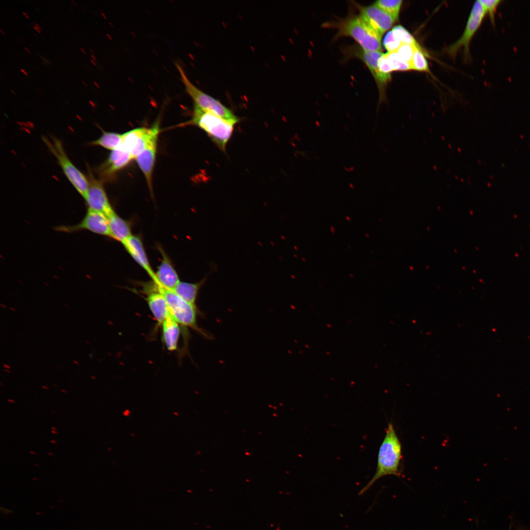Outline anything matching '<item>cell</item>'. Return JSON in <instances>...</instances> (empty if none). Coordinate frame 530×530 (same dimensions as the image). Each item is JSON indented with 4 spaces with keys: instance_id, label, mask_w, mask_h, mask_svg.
<instances>
[{
    "instance_id": "f5cc1de1",
    "label": "cell",
    "mask_w": 530,
    "mask_h": 530,
    "mask_svg": "<svg viewBox=\"0 0 530 530\" xmlns=\"http://www.w3.org/2000/svg\"><path fill=\"white\" fill-rule=\"evenodd\" d=\"M10 91H11V92L12 93H13V94H14V95H16V94H15V92H14V91H13L12 90H10Z\"/></svg>"
},
{
    "instance_id": "1f68e13d",
    "label": "cell",
    "mask_w": 530,
    "mask_h": 530,
    "mask_svg": "<svg viewBox=\"0 0 530 530\" xmlns=\"http://www.w3.org/2000/svg\"><path fill=\"white\" fill-rule=\"evenodd\" d=\"M34 27V29L35 30H36V31H37V32L38 33H41V31H40V30H39V29L38 28H37V27H36V26H34V27Z\"/></svg>"
},
{
    "instance_id": "7a4b0ae2",
    "label": "cell",
    "mask_w": 530,
    "mask_h": 530,
    "mask_svg": "<svg viewBox=\"0 0 530 530\" xmlns=\"http://www.w3.org/2000/svg\"><path fill=\"white\" fill-rule=\"evenodd\" d=\"M236 124L195 105L191 119L187 122V125L195 126L204 131L219 149L225 153Z\"/></svg>"
},
{
    "instance_id": "94428289",
    "label": "cell",
    "mask_w": 530,
    "mask_h": 530,
    "mask_svg": "<svg viewBox=\"0 0 530 530\" xmlns=\"http://www.w3.org/2000/svg\"><path fill=\"white\" fill-rule=\"evenodd\" d=\"M85 342H86V343H87L88 344H90V343L89 342H88V341H85Z\"/></svg>"
},
{
    "instance_id": "ac0fdd59",
    "label": "cell",
    "mask_w": 530,
    "mask_h": 530,
    "mask_svg": "<svg viewBox=\"0 0 530 530\" xmlns=\"http://www.w3.org/2000/svg\"><path fill=\"white\" fill-rule=\"evenodd\" d=\"M108 217L110 238L123 244L132 234L130 222L115 212Z\"/></svg>"
},
{
    "instance_id": "9a60e30c",
    "label": "cell",
    "mask_w": 530,
    "mask_h": 530,
    "mask_svg": "<svg viewBox=\"0 0 530 530\" xmlns=\"http://www.w3.org/2000/svg\"><path fill=\"white\" fill-rule=\"evenodd\" d=\"M146 300L152 314L159 324H162L170 315L165 298L158 285L153 281L146 286Z\"/></svg>"
},
{
    "instance_id": "9f6ffc18",
    "label": "cell",
    "mask_w": 530,
    "mask_h": 530,
    "mask_svg": "<svg viewBox=\"0 0 530 530\" xmlns=\"http://www.w3.org/2000/svg\"><path fill=\"white\" fill-rule=\"evenodd\" d=\"M52 429H54V430H56V428L55 427H52Z\"/></svg>"
},
{
    "instance_id": "6da1fadb",
    "label": "cell",
    "mask_w": 530,
    "mask_h": 530,
    "mask_svg": "<svg viewBox=\"0 0 530 530\" xmlns=\"http://www.w3.org/2000/svg\"><path fill=\"white\" fill-rule=\"evenodd\" d=\"M402 448L392 423H389L384 438L379 447L376 469L371 480L359 492L365 493L379 478L387 475L401 476Z\"/></svg>"
},
{
    "instance_id": "4fadbf2b",
    "label": "cell",
    "mask_w": 530,
    "mask_h": 530,
    "mask_svg": "<svg viewBox=\"0 0 530 530\" xmlns=\"http://www.w3.org/2000/svg\"><path fill=\"white\" fill-rule=\"evenodd\" d=\"M354 52V55L365 63L373 76L379 91V103H381L385 100V87L391 80L390 74L382 72L378 66V60L383 53L380 51L368 52L362 49H356Z\"/></svg>"
},
{
    "instance_id": "44dd1931",
    "label": "cell",
    "mask_w": 530,
    "mask_h": 530,
    "mask_svg": "<svg viewBox=\"0 0 530 530\" xmlns=\"http://www.w3.org/2000/svg\"><path fill=\"white\" fill-rule=\"evenodd\" d=\"M122 140L123 134L106 132L98 138L92 141L91 144L101 146L112 151L120 148Z\"/></svg>"
},
{
    "instance_id": "8fae6325",
    "label": "cell",
    "mask_w": 530,
    "mask_h": 530,
    "mask_svg": "<svg viewBox=\"0 0 530 530\" xmlns=\"http://www.w3.org/2000/svg\"><path fill=\"white\" fill-rule=\"evenodd\" d=\"M132 159L131 155L122 149L112 151L106 161L97 169L99 180L102 183L113 180L116 174Z\"/></svg>"
},
{
    "instance_id": "cb8c5ba5",
    "label": "cell",
    "mask_w": 530,
    "mask_h": 530,
    "mask_svg": "<svg viewBox=\"0 0 530 530\" xmlns=\"http://www.w3.org/2000/svg\"><path fill=\"white\" fill-rule=\"evenodd\" d=\"M384 54L388 60L392 71L411 70L410 63L402 61L396 51L388 52Z\"/></svg>"
},
{
    "instance_id": "f6af8a7d",
    "label": "cell",
    "mask_w": 530,
    "mask_h": 530,
    "mask_svg": "<svg viewBox=\"0 0 530 530\" xmlns=\"http://www.w3.org/2000/svg\"><path fill=\"white\" fill-rule=\"evenodd\" d=\"M42 388L43 389H47V390L49 389V388L45 386H42Z\"/></svg>"
},
{
    "instance_id": "e575fe53",
    "label": "cell",
    "mask_w": 530,
    "mask_h": 530,
    "mask_svg": "<svg viewBox=\"0 0 530 530\" xmlns=\"http://www.w3.org/2000/svg\"><path fill=\"white\" fill-rule=\"evenodd\" d=\"M80 50L83 53L86 54V51L82 48H80Z\"/></svg>"
},
{
    "instance_id": "816d5d0a",
    "label": "cell",
    "mask_w": 530,
    "mask_h": 530,
    "mask_svg": "<svg viewBox=\"0 0 530 530\" xmlns=\"http://www.w3.org/2000/svg\"><path fill=\"white\" fill-rule=\"evenodd\" d=\"M89 50L92 53H94V52L92 50V49L90 48Z\"/></svg>"
},
{
    "instance_id": "4316f807",
    "label": "cell",
    "mask_w": 530,
    "mask_h": 530,
    "mask_svg": "<svg viewBox=\"0 0 530 530\" xmlns=\"http://www.w3.org/2000/svg\"><path fill=\"white\" fill-rule=\"evenodd\" d=\"M416 47H420L407 44H402L396 51L399 58L403 61L410 63Z\"/></svg>"
},
{
    "instance_id": "11a10c76",
    "label": "cell",
    "mask_w": 530,
    "mask_h": 530,
    "mask_svg": "<svg viewBox=\"0 0 530 530\" xmlns=\"http://www.w3.org/2000/svg\"><path fill=\"white\" fill-rule=\"evenodd\" d=\"M0 305H1V306L2 307H4V308H6V306H5V305H4L1 304Z\"/></svg>"
},
{
    "instance_id": "8992f818",
    "label": "cell",
    "mask_w": 530,
    "mask_h": 530,
    "mask_svg": "<svg viewBox=\"0 0 530 530\" xmlns=\"http://www.w3.org/2000/svg\"><path fill=\"white\" fill-rule=\"evenodd\" d=\"M166 301L170 316L179 324L192 328L205 337L211 338L197 324V311L195 305L181 297L173 291L159 288Z\"/></svg>"
},
{
    "instance_id": "7bdbcfd3",
    "label": "cell",
    "mask_w": 530,
    "mask_h": 530,
    "mask_svg": "<svg viewBox=\"0 0 530 530\" xmlns=\"http://www.w3.org/2000/svg\"><path fill=\"white\" fill-rule=\"evenodd\" d=\"M9 309H10V310H11V311H14V312H16V310H15V309H14V308H13L10 307V308H9Z\"/></svg>"
},
{
    "instance_id": "484cf974",
    "label": "cell",
    "mask_w": 530,
    "mask_h": 530,
    "mask_svg": "<svg viewBox=\"0 0 530 530\" xmlns=\"http://www.w3.org/2000/svg\"><path fill=\"white\" fill-rule=\"evenodd\" d=\"M484 9L485 14L489 15L493 25H495V14L498 6L502 2L501 0H479Z\"/></svg>"
},
{
    "instance_id": "d6986e66",
    "label": "cell",
    "mask_w": 530,
    "mask_h": 530,
    "mask_svg": "<svg viewBox=\"0 0 530 530\" xmlns=\"http://www.w3.org/2000/svg\"><path fill=\"white\" fill-rule=\"evenodd\" d=\"M179 323L169 315L162 323V336L165 345L170 351L175 350L180 334Z\"/></svg>"
},
{
    "instance_id": "91938a15",
    "label": "cell",
    "mask_w": 530,
    "mask_h": 530,
    "mask_svg": "<svg viewBox=\"0 0 530 530\" xmlns=\"http://www.w3.org/2000/svg\"><path fill=\"white\" fill-rule=\"evenodd\" d=\"M49 454H50V455H53V453H50V452H49Z\"/></svg>"
},
{
    "instance_id": "f1b7e54d",
    "label": "cell",
    "mask_w": 530,
    "mask_h": 530,
    "mask_svg": "<svg viewBox=\"0 0 530 530\" xmlns=\"http://www.w3.org/2000/svg\"><path fill=\"white\" fill-rule=\"evenodd\" d=\"M38 55H39V56H40V57H41V58L42 59V60H44V62H45V63H46L47 64H50V65H51V62H50V61H49L48 60H47V59H45V58H44V57L42 56H41V55L40 54H39V53H38Z\"/></svg>"
},
{
    "instance_id": "3957f363",
    "label": "cell",
    "mask_w": 530,
    "mask_h": 530,
    "mask_svg": "<svg viewBox=\"0 0 530 530\" xmlns=\"http://www.w3.org/2000/svg\"><path fill=\"white\" fill-rule=\"evenodd\" d=\"M336 25L337 36H346L353 38L364 51L381 52V36L359 15L348 17Z\"/></svg>"
},
{
    "instance_id": "7402d4cb",
    "label": "cell",
    "mask_w": 530,
    "mask_h": 530,
    "mask_svg": "<svg viewBox=\"0 0 530 530\" xmlns=\"http://www.w3.org/2000/svg\"><path fill=\"white\" fill-rule=\"evenodd\" d=\"M402 3L401 0H379L373 4L390 14L396 21L398 19Z\"/></svg>"
},
{
    "instance_id": "60d3db41",
    "label": "cell",
    "mask_w": 530,
    "mask_h": 530,
    "mask_svg": "<svg viewBox=\"0 0 530 530\" xmlns=\"http://www.w3.org/2000/svg\"><path fill=\"white\" fill-rule=\"evenodd\" d=\"M82 83L85 85V86H86V87L87 86V84L85 81H82Z\"/></svg>"
},
{
    "instance_id": "74e56055",
    "label": "cell",
    "mask_w": 530,
    "mask_h": 530,
    "mask_svg": "<svg viewBox=\"0 0 530 530\" xmlns=\"http://www.w3.org/2000/svg\"><path fill=\"white\" fill-rule=\"evenodd\" d=\"M8 401H9V402H11L12 403H14L15 402V401L11 399H8Z\"/></svg>"
},
{
    "instance_id": "603a6c76",
    "label": "cell",
    "mask_w": 530,
    "mask_h": 530,
    "mask_svg": "<svg viewBox=\"0 0 530 530\" xmlns=\"http://www.w3.org/2000/svg\"><path fill=\"white\" fill-rule=\"evenodd\" d=\"M411 70L428 71V65L420 47H416L410 63Z\"/></svg>"
},
{
    "instance_id": "d590c367",
    "label": "cell",
    "mask_w": 530,
    "mask_h": 530,
    "mask_svg": "<svg viewBox=\"0 0 530 530\" xmlns=\"http://www.w3.org/2000/svg\"><path fill=\"white\" fill-rule=\"evenodd\" d=\"M24 49L29 53H30V51L26 47H24Z\"/></svg>"
},
{
    "instance_id": "ffe728a7",
    "label": "cell",
    "mask_w": 530,
    "mask_h": 530,
    "mask_svg": "<svg viewBox=\"0 0 530 530\" xmlns=\"http://www.w3.org/2000/svg\"><path fill=\"white\" fill-rule=\"evenodd\" d=\"M206 279L195 283L180 281L172 291L187 302L195 305L199 291Z\"/></svg>"
},
{
    "instance_id": "5bb4252c",
    "label": "cell",
    "mask_w": 530,
    "mask_h": 530,
    "mask_svg": "<svg viewBox=\"0 0 530 530\" xmlns=\"http://www.w3.org/2000/svg\"><path fill=\"white\" fill-rule=\"evenodd\" d=\"M162 256L160 264L155 272L156 280L153 281L159 288L173 290L180 282L173 264L163 249L158 246Z\"/></svg>"
},
{
    "instance_id": "277c9868",
    "label": "cell",
    "mask_w": 530,
    "mask_h": 530,
    "mask_svg": "<svg viewBox=\"0 0 530 530\" xmlns=\"http://www.w3.org/2000/svg\"><path fill=\"white\" fill-rule=\"evenodd\" d=\"M176 66L186 91L193 100L194 105L229 121L237 123L239 118L220 101L197 88L188 78L184 69L178 63Z\"/></svg>"
},
{
    "instance_id": "680465c9",
    "label": "cell",
    "mask_w": 530,
    "mask_h": 530,
    "mask_svg": "<svg viewBox=\"0 0 530 530\" xmlns=\"http://www.w3.org/2000/svg\"><path fill=\"white\" fill-rule=\"evenodd\" d=\"M30 453H33V454H36V453H35V452H33V451H31V452H30Z\"/></svg>"
},
{
    "instance_id": "7dc6e473",
    "label": "cell",
    "mask_w": 530,
    "mask_h": 530,
    "mask_svg": "<svg viewBox=\"0 0 530 530\" xmlns=\"http://www.w3.org/2000/svg\"><path fill=\"white\" fill-rule=\"evenodd\" d=\"M52 432L53 433H54V434H57V433H58V432H56V431H53H53H52Z\"/></svg>"
},
{
    "instance_id": "db71d44e",
    "label": "cell",
    "mask_w": 530,
    "mask_h": 530,
    "mask_svg": "<svg viewBox=\"0 0 530 530\" xmlns=\"http://www.w3.org/2000/svg\"><path fill=\"white\" fill-rule=\"evenodd\" d=\"M94 84H95V85H96L97 86V87H99V86H98V84H97V83H96V82H94Z\"/></svg>"
},
{
    "instance_id": "c3c4849f",
    "label": "cell",
    "mask_w": 530,
    "mask_h": 530,
    "mask_svg": "<svg viewBox=\"0 0 530 530\" xmlns=\"http://www.w3.org/2000/svg\"><path fill=\"white\" fill-rule=\"evenodd\" d=\"M51 443H53V444H54V443H56V442L54 440H52V441H51Z\"/></svg>"
},
{
    "instance_id": "f546056e",
    "label": "cell",
    "mask_w": 530,
    "mask_h": 530,
    "mask_svg": "<svg viewBox=\"0 0 530 530\" xmlns=\"http://www.w3.org/2000/svg\"><path fill=\"white\" fill-rule=\"evenodd\" d=\"M20 70H21V72H22L25 76H27L28 75L27 73L26 72L25 70H24V69H21Z\"/></svg>"
},
{
    "instance_id": "6f0895ef",
    "label": "cell",
    "mask_w": 530,
    "mask_h": 530,
    "mask_svg": "<svg viewBox=\"0 0 530 530\" xmlns=\"http://www.w3.org/2000/svg\"><path fill=\"white\" fill-rule=\"evenodd\" d=\"M91 377L93 379H95V377L94 376H91Z\"/></svg>"
},
{
    "instance_id": "f907efd6",
    "label": "cell",
    "mask_w": 530,
    "mask_h": 530,
    "mask_svg": "<svg viewBox=\"0 0 530 530\" xmlns=\"http://www.w3.org/2000/svg\"><path fill=\"white\" fill-rule=\"evenodd\" d=\"M89 355V358H91V359H92V354H91V353H90Z\"/></svg>"
},
{
    "instance_id": "ab89813d",
    "label": "cell",
    "mask_w": 530,
    "mask_h": 530,
    "mask_svg": "<svg viewBox=\"0 0 530 530\" xmlns=\"http://www.w3.org/2000/svg\"><path fill=\"white\" fill-rule=\"evenodd\" d=\"M4 371L8 373H10L11 372L10 371H9L8 369H4Z\"/></svg>"
},
{
    "instance_id": "681fc988",
    "label": "cell",
    "mask_w": 530,
    "mask_h": 530,
    "mask_svg": "<svg viewBox=\"0 0 530 530\" xmlns=\"http://www.w3.org/2000/svg\"><path fill=\"white\" fill-rule=\"evenodd\" d=\"M61 391H62V392H63V393H67L66 391H65V390H63V389H62V390H61Z\"/></svg>"
},
{
    "instance_id": "b9f144b4",
    "label": "cell",
    "mask_w": 530,
    "mask_h": 530,
    "mask_svg": "<svg viewBox=\"0 0 530 530\" xmlns=\"http://www.w3.org/2000/svg\"><path fill=\"white\" fill-rule=\"evenodd\" d=\"M91 57H92V58H93V59H94V60H96V59L95 57V56H94V55H93V54H91Z\"/></svg>"
},
{
    "instance_id": "52a82bcc",
    "label": "cell",
    "mask_w": 530,
    "mask_h": 530,
    "mask_svg": "<svg viewBox=\"0 0 530 530\" xmlns=\"http://www.w3.org/2000/svg\"><path fill=\"white\" fill-rule=\"evenodd\" d=\"M159 125L156 122L150 128H137L123 134L122 149L130 153L135 159L141 153L149 143L159 133Z\"/></svg>"
},
{
    "instance_id": "2e32d148",
    "label": "cell",
    "mask_w": 530,
    "mask_h": 530,
    "mask_svg": "<svg viewBox=\"0 0 530 530\" xmlns=\"http://www.w3.org/2000/svg\"><path fill=\"white\" fill-rule=\"evenodd\" d=\"M158 136L155 137L135 158L143 174L151 193L153 190V173L156 161Z\"/></svg>"
},
{
    "instance_id": "bcb514c9",
    "label": "cell",
    "mask_w": 530,
    "mask_h": 530,
    "mask_svg": "<svg viewBox=\"0 0 530 530\" xmlns=\"http://www.w3.org/2000/svg\"><path fill=\"white\" fill-rule=\"evenodd\" d=\"M71 2H72V3H73V4H74V5L75 6H76V5H77V4H76V3H75V2L74 1H73V0H71Z\"/></svg>"
},
{
    "instance_id": "836d02e7",
    "label": "cell",
    "mask_w": 530,
    "mask_h": 530,
    "mask_svg": "<svg viewBox=\"0 0 530 530\" xmlns=\"http://www.w3.org/2000/svg\"><path fill=\"white\" fill-rule=\"evenodd\" d=\"M3 366L4 367L6 368L7 369H10V366H9V365H6V364H3Z\"/></svg>"
},
{
    "instance_id": "d6a6232c",
    "label": "cell",
    "mask_w": 530,
    "mask_h": 530,
    "mask_svg": "<svg viewBox=\"0 0 530 530\" xmlns=\"http://www.w3.org/2000/svg\"><path fill=\"white\" fill-rule=\"evenodd\" d=\"M22 13L27 19H29V16L25 12H23Z\"/></svg>"
},
{
    "instance_id": "4dcf8cb0",
    "label": "cell",
    "mask_w": 530,
    "mask_h": 530,
    "mask_svg": "<svg viewBox=\"0 0 530 530\" xmlns=\"http://www.w3.org/2000/svg\"><path fill=\"white\" fill-rule=\"evenodd\" d=\"M34 24L35 25V26H36L39 30H41V28L40 27V26L37 24H36L35 23H34Z\"/></svg>"
},
{
    "instance_id": "9c48e42d",
    "label": "cell",
    "mask_w": 530,
    "mask_h": 530,
    "mask_svg": "<svg viewBox=\"0 0 530 530\" xmlns=\"http://www.w3.org/2000/svg\"><path fill=\"white\" fill-rule=\"evenodd\" d=\"M89 187L84 199L87 208L104 213L107 217L115 212L111 205L102 182L94 177L88 168Z\"/></svg>"
},
{
    "instance_id": "d4e9b609",
    "label": "cell",
    "mask_w": 530,
    "mask_h": 530,
    "mask_svg": "<svg viewBox=\"0 0 530 530\" xmlns=\"http://www.w3.org/2000/svg\"><path fill=\"white\" fill-rule=\"evenodd\" d=\"M392 30L402 44L420 47L413 36L401 26H395Z\"/></svg>"
},
{
    "instance_id": "8d00e7d4",
    "label": "cell",
    "mask_w": 530,
    "mask_h": 530,
    "mask_svg": "<svg viewBox=\"0 0 530 530\" xmlns=\"http://www.w3.org/2000/svg\"><path fill=\"white\" fill-rule=\"evenodd\" d=\"M0 32H1V33H2V34L3 35H5V33H4V31H3V30H2L1 29H0Z\"/></svg>"
},
{
    "instance_id": "5b68a950",
    "label": "cell",
    "mask_w": 530,
    "mask_h": 530,
    "mask_svg": "<svg viewBox=\"0 0 530 530\" xmlns=\"http://www.w3.org/2000/svg\"><path fill=\"white\" fill-rule=\"evenodd\" d=\"M42 139L46 146L56 158L68 180L84 198L89 187L87 177L79 170L69 159L60 140L56 137H52L51 140L45 136Z\"/></svg>"
},
{
    "instance_id": "7c38bea8",
    "label": "cell",
    "mask_w": 530,
    "mask_h": 530,
    "mask_svg": "<svg viewBox=\"0 0 530 530\" xmlns=\"http://www.w3.org/2000/svg\"><path fill=\"white\" fill-rule=\"evenodd\" d=\"M358 8L359 16L381 37L395 22L390 14L373 4L367 6L359 5Z\"/></svg>"
},
{
    "instance_id": "83f0119b",
    "label": "cell",
    "mask_w": 530,
    "mask_h": 530,
    "mask_svg": "<svg viewBox=\"0 0 530 530\" xmlns=\"http://www.w3.org/2000/svg\"><path fill=\"white\" fill-rule=\"evenodd\" d=\"M402 44L392 30L386 34L383 41L384 46L388 52L396 51Z\"/></svg>"
},
{
    "instance_id": "e0dca14e",
    "label": "cell",
    "mask_w": 530,
    "mask_h": 530,
    "mask_svg": "<svg viewBox=\"0 0 530 530\" xmlns=\"http://www.w3.org/2000/svg\"><path fill=\"white\" fill-rule=\"evenodd\" d=\"M122 244L133 259L155 281V272L152 268L140 237L132 235Z\"/></svg>"
},
{
    "instance_id": "ee69618b",
    "label": "cell",
    "mask_w": 530,
    "mask_h": 530,
    "mask_svg": "<svg viewBox=\"0 0 530 530\" xmlns=\"http://www.w3.org/2000/svg\"><path fill=\"white\" fill-rule=\"evenodd\" d=\"M74 363L76 364L77 365H79L80 364V363L78 362H77V361H76V360L74 361Z\"/></svg>"
},
{
    "instance_id": "f35d334b",
    "label": "cell",
    "mask_w": 530,
    "mask_h": 530,
    "mask_svg": "<svg viewBox=\"0 0 530 530\" xmlns=\"http://www.w3.org/2000/svg\"><path fill=\"white\" fill-rule=\"evenodd\" d=\"M90 61L91 62V63H92V64H93L94 65H95H95H96V63H95V62H94V61H93V60H90Z\"/></svg>"
},
{
    "instance_id": "ba28073f",
    "label": "cell",
    "mask_w": 530,
    "mask_h": 530,
    "mask_svg": "<svg viewBox=\"0 0 530 530\" xmlns=\"http://www.w3.org/2000/svg\"><path fill=\"white\" fill-rule=\"evenodd\" d=\"M54 230L67 233L86 230L97 235L110 237L108 217L104 213L88 209L85 216L79 223L73 225H59L55 227Z\"/></svg>"
},
{
    "instance_id": "30bf717a",
    "label": "cell",
    "mask_w": 530,
    "mask_h": 530,
    "mask_svg": "<svg viewBox=\"0 0 530 530\" xmlns=\"http://www.w3.org/2000/svg\"><path fill=\"white\" fill-rule=\"evenodd\" d=\"M485 14L480 0L475 1L463 34L459 40L449 48L448 51L450 54H455L459 49L463 48L466 55H468L470 41L480 26Z\"/></svg>"
}]
</instances>
